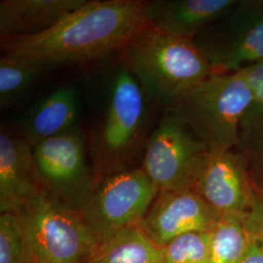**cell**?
I'll return each mask as SVG.
<instances>
[{"mask_svg": "<svg viewBox=\"0 0 263 263\" xmlns=\"http://www.w3.org/2000/svg\"><path fill=\"white\" fill-rule=\"evenodd\" d=\"M144 9L142 0H86L44 32L1 40V51L52 67L91 62L122 51L133 38L151 27Z\"/></svg>", "mask_w": 263, "mask_h": 263, "instance_id": "1", "label": "cell"}, {"mask_svg": "<svg viewBox=\"0 0 263 263\" xmlns=\"http://www.w3.org/2000/svg\"><path fill=\"white\" fill-rule=\"evenodd\" d=\"M121 64L149 100L165 107L215 73L193 39L148 27L120 51Z\"/></svg>", "mask_w": 263, "mask_h": 263, "instance_id": "2", "label": "cell"}, {"mask_svg": "<svg viewBox=\"0 0 263 263\" xmlns=\"http://www.w3.org/2000/svg\"><path fill=\"white\" fill-rule=\"evenodd\" d=\"M148 101L139 81L121 64L109 84L104 116L94 138L93 186L113 174L135 169L148 140Z\"/></svg>", "mask_w": 263, "mask_h": 263, "instance_id": "3", "label": "cell"}, {"mask_svg": "<svg viewBox=\"0 0 263 263\" xmlns=\"http://www.w3.org/2000/svg\"><path fill=\"white\" fill-rule=\"evenodd\" d=\"M253 103L251 88L238 71L214 73L167 107L214 152L236 148L241 121Z\"/></svg>", "mask_w": 263, "mask_h": 263, "instance_id": "4", "label": "cell"}, {"mask_svg": "<svg viewBox=\"0 0 263 263\" xmlns=\"http://www.w3.org/2000/svg\"><path fill=\"white\" fill-rule=\"evenodd\" d=\"M24 226L33 263H88L98 240L79 211L47 190L17 214Z\"/></svg>", "mask_w": 263, "mask_h": 263, "instance_id": "5", "label": "cell"}, {"mask_svg": "<svg viewBox=\"0 0 263 263\" xmlns=\"http://www.w3.org/2000/svg\"><path fill=\"white\" fill-rule=\"evenodd\" d=\"M159 192L141 167L127 170L97 182L79 212L100 244L123 229L139 226Z\"/></svg>", "mask_w": 263, "mask_h": 263, "instance_id": "6", "label": "cell"}, {"mask_svg": "<svg viewBox=\"0 0 263 263\" xmlns=\"http://www.w3.org/2000/svg\"><path fill=\"white\" fill-rule=\"evenodd\" d=\"M211 152L172 108L166 107L146 142L141 168L160 191L193 188Z\"/></svg>", "mask_w": 263, "mask_h": 263, "instance_id": "7", "label": "cell"}, {"mask_svg": "<svg viewBox=\"0 0 263 263\" xmlns=\"http://www.w3.org/2000/svg\"><path fill=\"white\" fill-rule=\"evenodd\" d=\"M194 41L215 73H234L263 62V0H239Z\"/></svg>", "mask_w": 263, "mask_h": 263, "instance_id": "8", "label": "cell"}, {"mask_svg": "<svg viewBox=\"0 0 263 263\" xmlns=\"http://www.w3.org/2000/svg\"><path fill=\"white\" fill-rule=\"evenodd\" d=\"M38 174L48 192L68 207L80 210L93 187L84 138L77 128L32 147Z\"/></svg>", "mask_w": 263, "mask_h": 263, "instance_id": "9", "label": "cell"}, {"mask_svg": "<svg viewBox=\"0 0 263 263\" xmlns=\"http://www.w3.org/2000/svg\"><path fill=\"white\" fill-rule=\"evenodd\" d=\"M193 189L218 217H244L255 194L244 158L236 148L211 151Z\"/></svg>", "mask_w": 263, "mask_h": 263, "instance_id": "10", "label": "cell"}, {"mask_svg": "<svg viewBox=\"0 0 263 263\" xmlns=\"http://www.w3.org/2000/svg\"><path fill=\"white\" fill-rule=\"evenodd\" d=\"M218 216L193 188L160 191L139 226L160 247L179 236L211 232Z\"/></svg>", "mask_w": 263, "mask_h": 263, "instance_id": "11", "label": "cell"}, {"mask_svg": "<svg viewBox=\"0 0 263 263\" xmlns=\"http://www.w3.org/2000/svg\"><path fill=\"white\" fill-rule=\"evenodd\" d=\"M47 190L34 162L32 147L5 129L0 133V212L18 214Z\"/></svg>", "mask_w": 263, "mask_h": 263, "instance_id": "12", "label": "cell"}, {"mask_svg": "<svg viewBox=\"0 0 263 263\" xmlns=\"http://www.w3.org/2000/svg\"><path fill=\"white\" fill-rule=\"evenodd\" d=\"M238 0L145 1V19L153 28L179 37L195 39L224 17Z\"/></svg>", "mask_w": 263, "mask_h": 263, "instance_id": "13", "label": "cell"}, {"mask_svg": "<svg viewBox=\"0 0 263 263\" xmlns=\"http://www.w3.org/2000/svg\"><path fill=\"white\" fill-rule=\"evenodd\" d=\"M86 0H1V40L27 37L53 28Z\"/></svg>", "mask_w": 263, "mask_h": 263, "instance_id": "14", "label": "cell"}, {"mask_svg": "<svg viewBox=\"0 0 263 263\" xmlns=\"http://www.w3.org/2000/svg\"><path fill=\"white\" fill-rule=\"evenodd\" d=\"M78 98L72 87H61L32 108L23 125V137L33 147L66 132L76 129Z\"/></svg>", "mask_w": 263, "mask_h": 263, "instance_id": "15", "label": "cell"}, {"mask_svg": "<svg viewBox=\"0 0 263 263\" xmlns=\"http://www.w3.org/2000/svg\"><path fill=\"white\" fill-rule=\"evenodd\" d=\"M88 263H166L164 249L139 226L123 229L98 244Z\"/></svg>", "mask_w": 263, "mask_h": 263, "instance_id": "16", "label": "cell"}, {"mask_svg": "<svg viewBox=\"0 0 263 263\" xmlns=\"http://www.w3.org/2000/svg\"><path fill=\"white\" fill-rule=\"evenodd\" d=\"M52 66L22 57L4 55L0 60V106L7 108Z\"/></svg>", "mask_w": 263, "mask_h": 263, "instance_id": "17", "label": "cell"}, {"mask_svg": "<svg viewBox=\"0 0 263 263\" xmlns=\"http://www.w3.org/2000/svg\"><path fill=\"white\" fill-rule=\"evenodd\" d=\"M236 149L243 156L256 190L263 192V107L252 104L239 129Z\"/></svg>", "mask_w": 263, "mask_h": 263, "instance_id": "18", "label": "cell"}, {"mask_svg": "<svg viewBox=\"0 0 263 263\" xmlns=\"http://www.w3.org/2000/svg\"><path fill=\"white\" fill-rule=\"evenodd\" d=\"M242 216H222L211 231L210 263H241L249 246Z\"/></svg>", "mask_w": 263, "mask_h": 263, "instance_id": "19", "label": "cell"}, {"mask_svg": "<svg viewBox=\"0 0 263 263\" xmlns=\"http://www.w3.org/2000/svg\"><path fill=\"white\" fill-rule=\"evenodd\" d=\"M0 263H33L24 226L17 214L0 216Z\"/></svg>", "mask_w": 263, "mask_h": 263, "instance_id": "20", "label": "cell"}, {"mask_svg": "<svg viewBox=\"0 0 263 263\" xmlns=\"http://www.w3.org/2000/svg\"><path fill=\"white\" fill-rule=\"evenodd\" d=\"M163 249L166 263H210L211 232L179 236Z\"/></svg>", "mask_w": 263, "mask_h": 263, "instance_id": "21", "label": "cell"}, {"mask_svg": "<svg viewBox=\"0 0 263 263\" xmlns=\"http://www.w3.org/2000/svg\"><path fill=\"white\" fill-rule=\"evenodd\" d=\"M244 226L250 240L263 248V192L255 189L251 209L244 216Z\"/></svg>", "mask_w": 263, "mask_h": 263, "instance_id": "22", "label": "cell"}, {"mask_svg": "<svg viewBox=\"0 0 263 263\" xmlns=\"http://www.w3.org/2000/svg\"><path fill=\"white\" fill-rule=\"evenodd\" d=\"M254 97V105L263 107V62L241 70Z\"/></svg>", "mask_w": 263, "mask_h": 263, "instance_id": "23", "label": "cell"}, {"mask_svg": "<svg viewBox=\"0 0 263 263\" xmlns=\"http://www.w3.org/2000/svg\"><path fill=\"white\" fill-rule=\"evenodd\" d=\"M241 263H263V248L253 240H250L247 252Z\"/></svg>", "mask_w": 263, "mask_h": 263, "instance_id": "24", "label": "cell"}]
</instances>
